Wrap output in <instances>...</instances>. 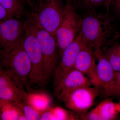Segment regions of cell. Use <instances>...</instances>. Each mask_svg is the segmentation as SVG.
I'll use <instances>...</instances> for the list:
<instances>
[{
  "instance_id": "cell-16",
  "label": "cell",
  "mask_w": 120,
  "mask_h": 120,
  "mask_svg": "<svg viewBox=\"0 0 120 120\" xmlns=\"http://www.w3.org/2000/svg\"><path fill=\"white\" fill-rule=\"evenodd\" d=\"M102 52L115 72L120 71V43L116 41L101 49Z\"/></svg>"
},
{
  "instance_id": "cell-17",
  "label": "cell",
  "mask_w": 120,
  "mask_h": 120,
  "mask_svg": "<svg viewBox=\"0 0 120 120\" xmlns=\"http://www.w3.org/2000/svg\"><path fill=\"white\" fill-rule=\"evenodd\" d=\"M30 0H0V4L11 17L21 19L26 13L25 4Z\"/></svg>"
},
{
  "instance_id": "cell-20",
  "label": "cell",
  "mask_w": 120,
  "mask_h": 120,
  "mask_svg": "<svg viewBox=\"0 0 120 120\" xmlns=\"http://www.w3.org/2000/svg\"><path fill=\"white\" fill-rule=\"evenodd\" d=\"M56 120H78L79 118L67 110L59 106L51 108Z\"/></svg>"
},
{
  "instance_id": "cell-11",
  "label": "cell",
  "mask_w": 120,
  "mask_h": 120,
  "mask_svg": "<svg viewBox=\"0 0 120 120\" xmlns=\"http://www.w3.org/2000/svg\"><path fill=\"white\" fill-rule=\"evenodd\" d=\"M95 58L98 61L97 74L99 82L106 97L120 95V85L116 80L113 69L105 57L101 49L94 50Z\"/></svg>"
},
{
  "instance_id": "cell-29",
  "label": "cell",
  "mask_w": 120,
  "mask_h": 120,
  "mask_svg": "<svg viewBox=\"0 0 120 120\" xmlns=\"http://www.w3.org/2000/svg\"></svg>"
},
{
  "instance_id": "cell-5",
  "label": "cell",
  "mask_w": 120,
  "mask_h": 120,
  "mask_svg": "<svg viewBox=\"0 0 120 120\" xmlns=\"http://www.w3.org/2000/svg\"><path fill=\"white\" fill-rule=\"evenodd\" d=\"M0 67L3 70L15 73L22 80L26 91L30 92V75L31 65L22 44L8 52L0 50Z\"/></svg>"
},
{
  "instance_id": "cell-27",
  "label": "cell",
  "mask_w": 120,
  "mask_h": 120,
  "mask_svg": "<svg viewBox=\"0 0 120 120\" xmlns=\"http://www.w3.org/2000/svg\"><path fill=\"white\" fill-rule=\"evenodd\" d=\"M66 2V4H73V0H64Z\"/></svg>"
},
{
  "instance_id": "cell-28",
  "label": "cell",
  "mask_w": 120,
  "mask_h": 120,
  "mask_svg": "<svg viewBox=\"0 0 120 120\" xmlns=\"http://www.w3.org/2000/svg\"><path fill=\"white\" fill-rule=\"evenodd\" d=\"M73 5L74 6H75L76 4V1L77 0H73Z\"/></svg>"
},
{
  "instance_id": "cell-18",
  "label": "cell",
  "mask_w": 120,
  "mask_h": 120,
  "mask_svg": "<svg viewBox=\"0 0 120 120\" xmlns=\"http://www.w3.org/2000/svg\"><path fill=\"white\" fill-rule=\"evenodd\" d=\"M94 109L105 120H115L118 114L116 103L114 102L110 98L102 101Z\"/></svg>"
},
{
  "instance_id": "cell-19",
  "label": "cell",
  "mask_w": 120,
  "mask_h": 120,
  "mask_svg": "<svg viewBox=\"0 0 120 120\" xmlns=\"http://www.w3.org/2000/svg\"><path fill=\"white\" fill-rule=\"evenodd\" d=\"M111 2V0H79L76 5H78L80 8L86 11L96 10L99 7H103L106 11L109 13Z\"/></svg>"
},
{
  "instance_id": "cell-12",
  "label": "cell",
  "mask_w": 120,
  "mask_h": 120,
  "mask_svg": "<svg viewBox=\"0 0 120 120\" xmlns=\"http://www.w3.org/2000/svg\"><path fill=\"white\" fill-rule=\"evenodd\" d=\"M96 60L92 48L84 43L77 56L74 68L86 74L92 85L99 87L101 83L97 74Z\"/></svg>"
},
{
  "instance_id": "cell-25",
  "label": "cell",
  "mask_w": 120,
  "mask_h": 120,
  "mask_svg": "<svg viewBox=\"0 0 120 120\" xmlns=\"http://www.w3.org/2000/svg\"><path fill=\"white\" fill-rule=\"evenodd\" d=\"M10 17L7 10L0 4V22Z\"/></svg>"
},
{
  "instance_id": "cell-14",
  "label": "cell",
  "mask_w": 120,
  "mask_h": 120,
  "mask_svg": "<svg viewBox=\"0 0 120 120\" xmlns=\"http://www.w3.org/2000/svg\"><path fill=\"white\" fill-rule=\"evenodd\" d=\"M25 102L38 112H44L50 108L52 99L47 93L42 92H27Z\"/></svg>"
},
{
  "instance_id": "cell-4",
  "label": "cell",
  "mask_w": 120,
  "mask_h": 120,
  "mask_svg": "<svg viewBox=\"0 0 120 120\" xmlns=\"http://www.w3.org/2000/svg\"><path fill=\"white\" fill-rule=\"evenodd\" d=\"M32 15L35 31L38 39L43 56L44 83L47 84L60 62V57L56 37L39 25L34 11Z\"/></svg>"
},
{
  "instance_id": "cell-26",
  "label": "cell",
  "mask_w": 120,
  "mask_h": 120,
  "mask_svg": "<svg viewBox=\"0 0 120 120\" xmlns=\"http://www.w3.org/2000/svg\"><path fill=\"white\" fill-rule=\"evenodd\" d=\"M114 76L117 82L120 85V71L118 72H115Z\"/></svg>"
},
{
  "instance_id": "cell-30",
  "label": "cell",
  "mask_w": 120,
  "mask_h": 120,
  "mask_svg": "<svg viewBox=\"0 0 120 120\" xmlns=\"http://www.w3.org/2000/svg\"><path fill=\"white\" fill-rule=\"evenodd\" d=\"M0 69H1V68H0Z\"/></svg>"
},
{
  "instance_id": "cell-23",
  "label": "cell",
  "mask_w": 120,
  "mask_h": 120,
  "mask_svg": "<svg viewBox=\"0 0 120 120\" xmlns=\"http://www.w3.org/2000/svg\"><path fill=\"white\" fill-rule=\"evenodd\" d=\"M40 120H56L51 107L41 113Z\"/></svg>"
},
{
  "instance_id": "cell-1",
  "label": "cell",
  "mask_w": 120,
  "mask_h": 120,
  "mask_svg": "<svg viewBox=\"0 0 120 120\" xmlns=\"http://www.w3.org/2000/svg\"><path fill=\"white\" fill-rule=\"evenodd\" d=\"M82 17L84 43L93 50L108 46L120 37L109 13L99 12L96 10L88 11Z\"/></svg>"
},
{
  "instance_id": "cell-2",
  "label": "cell",
  "mask_w": 120,
  "mask_h": 120,
  "mask_svg": "<svg viewBox=\"0 0 120 120\" xmlns=\"http://www.w3.org/2000/svg\"><path fill=\"white\" fill-rule=\"evenodd\" d=\"M24 27L22 46L30 61V85L31 86H45L43 56L31 14L27 16Z\"/></svg>"
},
{
  "instance_id": "cell-24",
  "label": "cell",
  "mask_w": 120,
  "mask_h": 120,
  "mask_svg": "<svg viewBox=\"0 0 120 120\" xmlns=\"http://www.w3.org/2000/svg\"><path fill=\"white\" fill-rule=\"evenodd\" d=\"M111 6L114 12L120 16V0H111Z\"/></svg>"
},
{
  "instance_id": "cell-3",
  "label": "cell",
  "mask_w": 120,
  "mask_h": 120,
  "mask_svg": "<svg viewBox=\"0 0 120 120\" xmlns=\"http://www.w3.org/2000/svg\"><path fill=\"white\" fill-rule=\"evenodd\" d=\"M62 0H39L38 6L32 8L38 23L56 37V31L67 12L69 5Z\"/></svg>"
},
{
  "instance_id": "cell-15",
  "label": "cell",
  "mask_w": 120,
  "mask_h": 120,
  "mask_svg": "<svg viewBox=\"0 0 120 120\" xmlns=\"http://www.w3.org/2000/svg\"><path fill=\"white\" fill-rule=\"evenodd\" d=\"M0 119L2 120H27L22 109L17 105L0 99Z\"/></svg>"
},
{
  "instance_id": "cell-7",
  "label": "cell",
  "mask_w": 120,
  "mask_h": 120,
  "mask_svg": "<svg viewBox=\"0 0 120 120\" xmlns=\"http://www.w3.org/2000/svg\"><path fill=\"white\" fill-rule=\"evenodd\" d=\"M98 87H80L57 97L68 109L82 114L86 113L99 94Z\"/></svg>"
},
{
  "instance_id": "cell-13",
  "label": "cell",
  "mask_w": 120,
  "mask_h": 120,
  "mask_svg": "<svg viewBox=\"0 0 120 120\" xmlns=\"http://www.w3.org/2000/svg\"><path fill=\"white\" fill-rule=\"evenodd\" d=\"M92 85L90 80L86 77L84 73L73 68L54 91L57 97L64 95L75 88L85 86H91Z\"/></svg>"
},
{
  "instance_id": "cell-8",
  "label": "cell",
  "mask_w": 120,
  "mask_h": 120,
  "mask_svg": "<svg viewBox=\"0 0 120 120\" xmlns=\"http://www.w3.org/2000/svg\"><path fill=\"white\" fill-rule=\"evenodd\" d=\"M27 92L19 77L13 72L1 68L0 99L11 102L20 107L25 102Z\"/></svg>"
},
{
  "instance_id": "cell-10",
  "label": "cell",
  "mask_w": 120,
  "mask_h": 120,
  "mask_svg": "<svg viewBox=\"0 0 120 120\" xmlns=\"http://www.w3.org/2000/svg\"><path fill=\"white\" fill-rule=\"evenodd\" d=\"M84 44L81 31L73 42L64 50L61 56V60L54 73V90L57 88L68 74L74 68L77 56Z\"/></svg>"
},
{
  "instance_id": "cell-6",
  "label": "cell",
  "mask_w": 120,
  "mask_h": 120,
  "mask_svg": "<svg viewBox=\"0 0 120 120\" xmlns=\"http://www.w3.org/2000/svg\"><path fill=\"white\" fill-rule=\"evenodd\" d=\"M82 23V16L76 12L74 5H69L56 32L60 58L64 50L73 42L81 31Z\"/></svg>"
},
{
  "instance_id": "cell-21",
  "label": "cell",
  "mask_w": 120,
  "mask_h": 120,
  "mask_svg": "<svg viewBox=\"0 0 120 120\" xmlns=\"http://www.w3.org/2000/svg\"><path fill=\"white\" fill-rule=\"evenodd\" d=\"M27 120H39L41 118V113L26 103L20 107Z\"/></svg>"
},
{
  "instance_id": "cell-22",
  "label": "cell",
  "mask_w": 120,
  "mask_h": 120,
  "mask_svg": "<svg viewBox=\"0 0 120 120\" xmlns=\"http://www.w3.org/2000/svg\"><path fill=\"white\" fill-rule=\"evenodd\" d=\"M81 119L86 120H105L104 118L94 109L89 112L81 115Z\"/></svg>"
},
{
  "instance_id": "cell-9",
  "label": "cell",
  "mask_w": 120,
  "mask_h": 120,
  "mask_svg": "<svg viewBox=\"0 0 120 120\" xmlns=\"http://www.w3.org/2000/svg\"><path fill=\"white\" fill-rule=\"evenodd\" d=\"M24 22L10 17L0 22V50L8 52L22 44Z\"/></svg>"
}]
</instances>
